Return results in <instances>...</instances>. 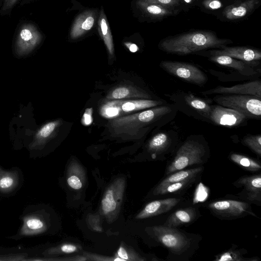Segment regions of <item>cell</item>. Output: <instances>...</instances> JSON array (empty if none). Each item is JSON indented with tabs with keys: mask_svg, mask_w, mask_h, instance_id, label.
<instances>
[{
	"mask_svg": "<svg viewBox=\"0 0 261 261\" xmlns=\"http://www.w3.org/2000/svg\"><path fill=\"white\" fill-rule=\"evenodd\" d=\"M153 3L173 10L182 11L179 0H139Z\"/></svg>",
	"mask_w": 261,
	"mask_h": 261,
	"instance_id": "obj_34",
	"label": "cell"
},
{
	"mask_svg": "<svg viewBox=\"0 0 261 261\" xmlns=\"http://www.w3.org/2000/svg\"><path fill=\"white\" fill-rule=\"evenodd\" d=\"M179 1L182 11L188 12L191 9L197 7L200 0H179Z\"/></svg>",
	"mask_w": 261,
	"mask_h": 261,
	"instance_id": "obj_38",
	"label": "cell"
},
{
	"mask_svg": "<svg viewBox=\"0 0 261 261\" xmlns=\"http://www.w3.org/2000/svg\"><path fill=\"white\" fill-rule=\"evenodd\" d=\"M138 6L143 15L151 21H160L180 12L167 9L160 5L138 0Z\"/></svg>",
	"mask_w": 261,
	"mask_h": 261,
	"instance_id": "obj_21",
	"label": "cell"
},
{
	"mask_svg": "<svg viewBox=\"0 0 261 261\" xmlns=\"http://www.w3.org/2000/svg\"><path fill=\"white\" fill-rule=\"evenodd\" d=\"M179 137L173 129L160 131L148 142L147 152L153 160H166L176 148Z\"/></svg>",
	"mask_w": 261,
	"mask_h": 261,
	"instance_id": "obj_10",
	"label": "cell"
},
{
	"mask_svg": "<svg viewBox=\"0 0 261 261\" xmlns=\"http://www.w3.org/2000/svg\"><path fill=\"white\" fill-rule=\"evenodd\" d=\"M242 143L259 157L261 156V135L260 134L247 135L243 138Z\"/></svg>",
	"mask_w": 261,
	"mask_h": 261,
	"instance_id": "obj_32",
	"label": "cell"
},
{
	"mask_svg": "<svg viewBox=\"0 0 261 261\" xmlns=\"http://www.w3.org/2000/svg\"><path fill=\"white\" fill-rule=\"evenodd\" d=\"M238 1H239V0H232L233 3L234 2Z\"/></svg>",
	"mask_w": 261,
	"mask_h": 261,
	"instance_id": "obj_43",
	"label": "cell"
},
{
	"mask_svg": "<svg viewBox=\"0 0 261 261\" xmlns=\"http://www.w3.org/2000/svg\"><path fill=\"white\" fill-rule=\"evenodd\" d=\"M98 24L99 35L103 39L109 54L111 56H113L114 55V45L112 36L102 9H101L100 12Z\"/></svg>",
	"mask_w": 261,
	"mask_h": 261,
	"instance_id": "obj_30",
	"label": "cell"
},
{
	"mask_svg": "<svg viewBox=\"0 0 261 261\" xmlns=\"http://www.w3.org/2000/svg\"><path fill=\"white\" fill-rule=\"evenodd\" d=\"M155 240L168 251L167 260L188 261L199 247L201 237L164 225L150 227Z\"/></svg>",
	"mask_w": 261,
	"mask_h": 261,
	"instance_id": "obj_3",
	"label": "cell"
},
{
	"mask_svg": "<svg viewBox=\"0 0 261 261\" xmlns=\"http://www.w3.org/2000/svg\"><path fill=\"white\" fill-rule=\"evenodd\" d=\"M203 170L204 167L200 166L174 172L165 176L156 186L160 187L168 184L180 181L191 177L200 176Z\"/></svg>",
	"mask_w": 261,
	"mask_h": 261,
	"instance_id": "obj_26",
	"label": "cell"
},
{
	"mask_svg": "<svg viewBox=\"0 0 261 261\" xmlns=\"http://www.w3.org/2000/svg\"><path fill=\"white\" fill-rule=\"evenodd\" d=\"M237 188L243 186V189L236 197L243 201L261 205V174L245 175L232 183Z\"/></svg>",
	"mask_w": 261,
	"mask_h": 261,
	"instance_id": "obj_15",
	"label": "cell"
},
{
	"mask_svg": "<svg viewBox=\"0 0 261 261\" xmlns=\"http://www.w3.org/2000/svg\"><path fill=\"white\" fill-rule=\"evenodd\" d=\"M121 261H144L146 259L142 257L133 249L124 244H121L114 256Z\"/></svg>",
	"mask_w": 261,
	"mask_h": 261,
	"instance_id": "obj_31",
	"label": "cell"
},
{
	"mask_svg": "<svg viewBox=\"0 0 261 261\" xmlns=\"http://www.w3.org/2000/svg\"><path fill=\"white\" fill-rule=\"evenodd\" d=\"M261 5V0H239L227 6L217 18L221 21L237 22L252 14Z\"/></svg>",
	"mask_w": 261,
	"mask_h": 261,
	"instance_id": "obj_14",
	"label": "cell"
},
{
	"mask_svg": "<svg viewBox=\"0 0 261 261\" xmlns=\"http://www.w3.org/2000/svg\"><path fill=\"white\" fill-rule=\"evenodd\" d=\"M195 191L194 200L195 202H202L208 196L207 188L200 183Z\"/></svg>",
	"mask_w": 261,
	"mask_h": 261,
	"instance_id": "obj_36",
	"label": "cell"
},
{
	"mask_svg": "<svg viewBox=\"0 0 261 261\" xmlns=\"http://www.w3.org/2000/svg\"><path fill=\"white\" fill-rule=\"evenodd\" d=\"M200 176L191 177L180 181L168 184L160 187L155 186L152 191V194L154 196H163L182 192L191 187Z\"/></svg>",
	"mask_w": 261,
	"mask_h": 261,
	"instance_id": "obj_24",
	"label": "cell"
},
{
	"mask_svg": "<svg viewBox=\"0 0 261 261\" xmlns=\"http://www.w3.org/2000/svg\"><path fill=\"white\" fill-rule=\"evenodd\" d=\"M128 45V47L130 51L134 53L138 50V47L135 44L129 43Z\"/></svg>",
	"mask_w": 261,
	"mask_h": 261,
	"instance_id": "obj_42",
	"label": "cell"
},
{
	"mask_svg": "<svg viewBox=\"0 0 261 261\" xmlns=\"http://www.w3.org/2000/svg\"><path fill=\"white\" fill-rule=\"evenodd\" d=\"M92 108L87 109L82 118V122L84 124L88 125H90L92 122Z\"/></svg>",
	"mask_w": 261,
	"mask_h": 261,
	"instance_id": "obj_41",
	"label": "cell"
},
{
	"mask_svg": "<svg viewBox=\"0 0 261 261\" xmlns=\"http://www.w3.org/2000/svg\"><path fill=\"white\" fill-rule=\"evenodd\" d=\"M56 250L58 252L61 253L70 254L78 252L80 250V246L73 244L66 243L60 246Z\"/></svg>",
	"mask_w": 261,
	"mask_h": 261,
	"instance_id": "obj_37",
	"label": "cell"
},
{
	"mask_svg": "<svg viewBox=\"0 0 261 261\" xmlns=\"http://www.w3.org/2000/svg\"><path fill=\"white\" fill-rule=\"evenodd\" d=\"M58 124V121H53L45 124L39 131L38 136L43 139L48 138L54 132Z\"/></svg>",
	"mask_w": 261,
	"mask_h": 261,
	"instance_id": "obj_35",
	"label": "cell"
},
{
	"mask_svg": "<svg viewBox=\"0 0 261 261\" xmlns=\"http://www.w3.org/2000/svg\"><path fill=\"white\" fill-rule=\"evenodd\" d=\"M217 104L234 109L248 119L261 118V98L253 95L219 94L213 98Z\"/></svg>",
	"mask_w": 261,
	"mask_h": 261,
	"instance_id": "obj_6",
	"label": "cell"
},
{
	"mask_svg": "<svg viewBox=\"0 0 261 261\" xmlns=\"http://www.w3.org/2000/svg\"><path fill=\"white\" fill-rule=\"evenodd\" d=\"M67 182L74 190H80L83 187L86 175L83 167L76 161H72L67 171Z\"/></svg>",
	"mask_w": 261,
	"mask_h": 261,
	"instance_id": "obj_25",
	"label": "cell"
},
{
	"mask_svg": "<svg viewBox=\"0 0 261 261\" xmlns=\"http://www.w3.org/2000/svg\"><path fill=\"white\" fill-rule=\"evenodd\" d=\"M237 246L232 244L231 247L227 251L218 254L214 260L216 261H259L258 257L245 258L244 255L247 253L244 248L237 249Z\"/></svg>",
	"mask_w": 261,
	"mask_h": 261,
	"instance_id": "obj_27",
	"label": "cell"
},
{
	"mask_svg": "<svg viewBox=\"0 0 261 261\" xmlns=\"http://www.w3.org/2000/svg\"><path fill=\"white\" fill-rule=\"evenodd\" d=\"M200 216L198 206L180 208L172 213L163 225L172 227L188 226L197 221Z\"/></svg>",
	"mask_w": 261,
	"mask_h": 261,
	"instance_id": "obj_20",
	"label": "cell"
},
{
	"mask_svg": "<svg viewBox=\"0 0 261 261\" xmlns=\"http://www.w3.org/2000/svg\"><path fill=\"white\" fill-rule=\"evenodd\" d=\"M96 18V13L93 11H86L80 14L71 28V38L77 39L87 33L93 28Z\"/></svg>",
	"mask_w": 261,
	"mask_h": 261,
	"instance_id": "obj_22",
	"label": "cell"
},
{
	"mask_svg": "<svg viewBox=\"0 0 261 261\" xmlns=\"http://www.w3.org/2000/svg\"><path fill=\"white\" fill-rule=\"evenodd\" d=\"M127 98L151 99V96L146 91L130 86L118 87L111 91L107 96L109 100L123 99Z\"/></svg>",
	"mask_w": 261,
	"mask_h": 261,
	"instance_id": "obj_23",
	"label": "cell"
},
{
	"mask_svg": "<svg viewBox=\"0 0 261 261\" xmlns=\"http://www.w3.org/2000/svg\"><path fill=\"white\" fill-rule=\"evenodd\" d=\"M204 206L221 220H234L249 215L257 217L251 204L244 201L221 199L211 201Z\"/></svg>",
	"mask_w": 261,
	"mask_h": 261,
	"instance_id": "obj_7",
	"label": "cell"
},
{
	"mask_svg": "<svg viewBox=\"0 0 261 261\" xmlns=\"http://www.w3.org/2000/svg\"><path fill=\"white\" fill-rule=\"evenodd\" d=\"M26 225L28 227L33 230L40 229L43 227V223L39 219L30 218L27 221Z\"/></svg>",
	"mask_w": 261,
	"mask_h": 261,
	"instance_id": "obj_39",
	"label": "cell"
},
{
	"mask_svg": "<svg viewBox=\"0 0 261 261\" xmlns=\"http://www.w3.org/2000/svg\"><path fill=\"white\" fill-rule=\"evenodd\" d=\"M163 100L138 99L134 100H111L106 102L101 107V112L108 116L121 115L125 113L135 112L167 103Z\"/></svg>",
	"mask_w": 261,
	"mask_h": 261,
	"instance_id": "obj_11",
	"label": "cell"
},
{
	"mask_svg": "<svg viewBox=\"0 0 261 261\" xmlns=\"http://www.w3.org/2000/svg\"><path fill=\"white\" fill-rule=\"evenodd\" d=\"M177 110L167 103L129 115L118 117L108 123L111 134L117 137L141 138L153 129H159L172 121Z\"/></svg>",
	"mask_w": 261,
	"mask_h": 261,
	"instance_id": "obj_1",
	"label": "cell"
},
{
	"mask_svg": "<svg viewBox=\"0 0 261 261\" xmlns=\"http://www.w3.org/2000/svg\"><path fill=\"white\" fill-rule=\"evenodd\" d=\"M160 66L169 74L191 84L202 87L208 81L206 74L202 70L190 63L163 60Z\"/></svg>",
	"mask_w": 261,
	"mask_h": 261,
	"instance_id": "obj_9",
	"label": "cell"
},
{
	"mask_svg": "<svg viewBox=\"0 0 261 261\" xmlns=\"http://www.w3.org/2000/svg\"><path fill=\"white\" fill-rule=\"evenodd\" d=\"M183 201L182 197H171L151 201L137 215L136 218L143 219L167 213Z\"/></svg>",
	"mask_w": 261,
	"mask_h": 261,
	"instance_id": "obj_18",
	"label": "cell"
},
{
	"mask_svg": "<svg viewBox=\"0 0 261 261\" xmlns=\"http://www.w3.org/2000/svg\"><path fill=\"white\" fill-rule=\"evenodd\" d=\"M233 43L229 39L220 38L209 30H195L169 36L161 40L159 48L163 51L186 56L211 49H220Z\"/></svg>",
	"mask_w": 261,
	"mask_h": 261,
	"instance_id": "obj_2",
	"label": "cell"
},
{
	"mask_svg": "<svg viewBox=\"0 0 261 261\" xmlns=\"http://www.w3.org/2000/svg\"><path fill=\"white\" fill-rule=\"evenodd\" d=\"M229 159L247 171L256 172L261 169V164L259 161L237 153H231L229 156Z\"/></svg>",
	"mask_w": 261,
	"mask_h": 261,
	"instance_id": "obj_29",
	"label": "cell"
},
{
	"mask_svg": "<svg viewBox=\"0 0 261 261\" xmlns=\"http://www.w3.org/2000/svg\"><path fill=\"white\" fill-rule=\"evenodd\" d=\"M33 0H0V14L2 16L8 15L17 5L26 4Z\"/></svg>",
	"mask_w": 261,
	"mask_h": 261,
	"instance_id": "obj_33",
	"label": "cell"
},
{
	"mask_svg": "<svg viewBox=\"0 0 261 261\" xmlns=\"http://www.w3.org/2000/svg\"><path fill=\"white\" fill-rule=\"evenodd\" d=\"M248 118L241 113L219 105H212L211 123L216 125L238 127L247 124Z\"/></svg>",
	"mask_w": 261,
	"mask_h": 261,
	"instance_id": "obj_16",
	"label": "cell"
},
{
	"mask_svg": "<svg viewBox=\"0 0 261 261\" xmlns=\"http://www.w3.org/2000/svg\"><path fill=\"white\" fill-rule=\"evenodd\" d=\"M210 156L209 146L204 137L201 135H191L176 150L174 156L166 168L164 175L193 165L205 164Z\"/></svg>",
	"mask_w": 261,
	"mask_h": 261,
	"instance_id": "obj_4",
	"label": "cell"
},
{
	"mask_svg": "<svg viewBox=\"0 0 261 261\" xmlns=\"http://www.w3.org/2000/svg\"><path fill=\"white\" fill-rule=\"evenodd\" d=\"M207 58L208 60L215 63L235 69L244 76H251L258 73L254 67L259 64V62H247L224 55L212 56Z\"/></svg>",
	"mask_w": 261,
	"mask_h": 261,
	"instance_id": "obj_19",
	"label": "cell"
},
{
	"mask_svg": "<svg viewBox=\"0 0 261 261\" xmlns=\"http://www.w3.org/2000/svg\"><path fill=\"white\" fill-rule=\"evenodd\" d=\"M201 93L204 95L214 94L249 95L261 98V81L256 80L231 87L219 86Z\"/></svg>",
	"mask_w": 261,
	"mask_h": 261,
	"instance_id": "obj_17",
	"label": "cell"
},
{
	"mask_svg": "<svg viewBox=\"0 0 261 261\" xmlns=\"http://www.w3.org/2000/svg\"><path fill=\"white\" fill-rule=\"evenodd\" d=\"M14 182V179L11 176H3L0 178V188L2 189H9L13 185Z\"/></svg>",
	"mask_w": 261,
	"mask_h": 261,
	"instance_id": "obj_40",
	"label": "cell"
},
{
	"mask_svg": "<svg viewBox=\"0 0 261 261\" xmlns=\"http://www.w3.org/2000/svg\"><path fill=\"white\" fill-rule=\"evenodd\" d=\"M167 96L172 101L177 111L194 119L211 123L212 104L208 99L183 91H176Z\"/></svg>",
	"mask_w": 261,
	"mask_h": 261,
	"instance_id": "obj_5",
	"label": "cell"
},
{
	"mask_svg": "<svg viewBox=\"0 0 261 261\" xmlns=\"http://www.w3.org/2000/svg\"><path fill=\"white\" fill-rule=\"evenodd\" d=\"M195 54L206 57L224 55L247 62H258L261 60L260 50L248 46L224 45L220 49L202 50Z\"/></svg>",
	"mask_w": 261,
	"mask_h": 261,
	"instance_id": "obj_12",
	"label": "cell"
},
{
	"mask_svg": "<svg viewBox=\"0 0 261 261\" xmlns=\"http://www.w3.org/2000/svg\"><path fill=\"white\" fill-rule=\"evenodd\" d=\"M125 179H115L106 190L101 201L100 212L108 222L115 221L119 213L125 188Z\"/></svg>",
	"mask_w": 261,
	"mask_h": 261,
	"instance_id": "obj_8",
	"label": "cell"
},
{
	"mask_svg": "<svg viewBox=\"0 0 261 261\" xmlns=\"http://www.w3.org/2000/svg\"><path fill=\"white\" fill-rule=\"evenodd\" d=\"M232 3V0H200L197 7L204 13L218 17L227 6Z\"/></svg>",
	"mask_w": 261,
	"mask_h": 261,
	"instance_id": "obj_28",
	"label": "cell"
},
{
	"mask_svg": "<svg viewBox=\"0 0 261 261\" xmlns=\"http://www.w3.org/2000/svg\"><path fill=\"white\" fill-rule=\"evenodd\" d=\"M42 34L33 23H24L18 30L15 42L16 53L23 55L34 50L41 42Z\"/></svg>",
	"mask_w": 261,
	"mask_h": 261,
	"instance_id": "obj_13",
	"label": "cell"
}]
</instances>
